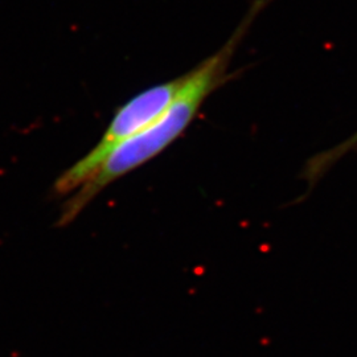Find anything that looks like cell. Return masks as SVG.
<instances>
[{"instance_id":"6da1fadb","label":"cell","mask_w":357,"mask_h":357,"mask_svg":"<svg viewBox=\"0 0 357 357\" xmlns=\"http://www.w3.org/2000/svg\"><path fill=\"white\" fill-rule=\"evenodd\" d=\"M268 1L255 0L228 41L212 56L185 73L187 77L183 88L178 90L176 97L165 112L147 128L116 147L96 174L66 199L57 222L59 227L73 222L112 183L149 163L184 134L209 96L229 79L228 69L236 51L241 45L255 17L268 6Z\"/></svg>"},{"instance_id":"7a4b0ae2","label":"cell","mask_w":357,"mask_h":357,"mask_svg":"<svg viewBox=\"0 0 357 357\" xmlns=\"http://www.w3.org/2000/svg\"><path fill=\"white\" fill-rule=\"evenodd\" d=\"M187 75L176 77L162 84L142 90L115 110L114 116L105 130L101 139L89 153L61 174L53 184L52 192L57 197L70 196L89 180L102 166L107 156L123 142L147 128L155 118L165 112L167 106L183 88Z\"/></svg>"},{"instance_id":"3957f363","label":"cell","mask_w":357,"mask_h":357,"mask_svg":"<svg viewBox=\"0 0 357 357\" xmlns=\"http://www.w3.org/2000/svg\"><path fill=\"white\" fill-rule=\"evenodd\" d=\"M357 149V132L354 134L352 137H349L348 139H345L343 143H340L339 146L333 147L328 151L319 153L318 156H315L314 159L310 160V163L307 165L306 176L308 181H315L317 178H319L332 165L336 163V160L342 159L345 153L352 151Z\"/></svg>"}]
</instances>
